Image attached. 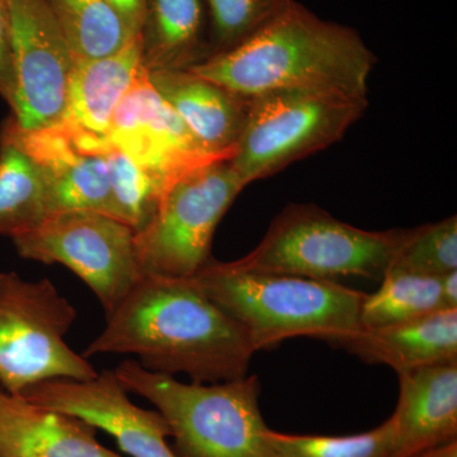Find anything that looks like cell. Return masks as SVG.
<instances>
[{"instance_id":"obj_1","label":"cell","mask_w":457,"mask_h":457,"mask_svg":"<svg viewBox=\"0 0 457 457\" xmlns=\"http://www.w3.org/2000/svg\"><path fill=\"white\" fill-rule=\"evenodd\" d=\"M111 353L137 357L147 371L212 384L248 375L254 351L194 279L143 275L83 356Z\"/></svg>"},{"instance_id":"obj_2","label":"cell","mask_w":457,"mask_h":457,"mask_svg":"<svg viewBox=\"0 0 457 457\" xmlns=\"http://www.w3.org/2000/svg\"><path fill=\"white\" fill-rule=\"evenodd\" d=\"M375 64L356 29L323 20L290 0L248 40L188 71L249 98L291 88L368 96Z\"/></svg>"},{"instance_id":"obj_3","label":"cell","mask_w":457,"mask_h":457,"mask_svg":"<svg viewBox=\"0 0 457 457\" xmlns=\"http://www.w3.org/2000/svg\"><path fill=\"white\" fill-rule=\"evenodd\" d=\"M191 278L236 321L254 353L297 337L342 347L362 329L366 294L336 281L246 272L212 258Z\"/></svg>"},{"instance_id":"obj_4","label":"cell","mask_w":457,"mask_h":457,"mask_svg":"<svg viewBox=\"0 0 457 457\" xmlns=\"http://www.w3.org/2000/svg\"><path fill=\"white\" fill-rule=\"evenodd\" d=\"M123 389L162 414L179 457H272L260 408L257 375L212 384H185L147 371L137 360L113 370Z\"/></svg>"},{"instance_id":"obj_5","label":"cell","mask_w":457,"mask_h":457,"mask_svg":"<svg viewBox=\"0 0 457 457\" xmlns=\"http://www.w3.org/2000/svg\"><path fill=\"white\" fill-rule=\"evenodd\" d=\"M411 228L352 227L312 204H290L270 222L257 248L231 267L246 272L326 279H381Z\"/></svg>"},{"instance_id":"obj_6","label":"cell","mask_w":457,"mask_h":457,"mask_svg":"<svg viewBox=\"0 0 457 457\" xmlns=\"http://www.w3.org/2000/svg\"><path fill=\"white\" fill-rule=\"evenodd\" d=\"M368 107V96L336 90L262 93L252 98L248 121L228 163L246 187L338 143Z\"/></svg>"},{"instance_id":"obj_7","label":"cell","mask_w":457,"mask_h":457,"mask_svg":"<svg viewBox=\"0 0 457 457\" xmlns=\"http://www.w3.org/2000/svg\"><path fill=\"white\" fill-rule=\"evenodd\" d=\"M77 315L50 279L0 272V389L21 395L42 381L96 378L92 363L65 342Z\"/></svg>"},{"instance_id":"obj_8","label":"cell","mask_w":457,"mask_h":457,"mask_svg":"<svg viewBox=\"0 0 457 457\" xmlns=\"http://www.w3.org/2000/svg\"><path fill=\"white\" fill-rule=\"evenodd\" d=\"M245 188L228 159L180 174L162 195L145 228L135 233L143 275L187 278L212 260L216 228Z\"/></svg>"},{"instance_id":"obj_9","label":"cell","mask_w":457,"mask_h":457,"mask_svg":"<svg viewBox=\"0 0 457 457\" xmlns=\"http://www.w3.org/2000/svg\"><path fill=\"white\" fill-rule=\"evenodd\" d=\"M12 240L26 260L73 270L97 296L106 318L143 276L134 228L104 213L55 212Z\"/></svg>"},{"instance_id":"obj_10","label":"cell","mask_w":457,"mask_h":457,"mask_svg":"<svg viewBox=\"0 0 457 457\" xmlns=\"http://www.w3.org/2000/svg\"><path fill=\"white\" fill-rule=\"evenodd\" d=\"M14 92L9 122L18 130L62 121L74 60L46 0H8Z\"/></svg>"},{"instance_id":"obj_11","label":"cell","mask_w":457,"mask_h":457,"mask_svg":"<svg viewBox=\"0 0 457 457\" xmlns=\"http://www.w3.org/2000/svg\"><path fill=\"white\" fill-rule=\"evenodd\" d=\"M18 396L102 429L128 456L179 457L168 445L170 429L162 414L134 404L110 370L90 380L42 381Z\"/></svg>"},{"instance_id":"obj_12","label":"cell","mask_w":457,"mask_h":457,"mask_svg":"<svg viewBox=\"0 0 457 457\" xmlns=\"http://www.w3.org/2000/svg\"><path fill=\"white\" fill-rule=\"evenodd\" d=\"M107 139L162 186L216 159L198 144L179 114L156 92L145 68L120 102Z\"/></svg>"},{"instance_id":"obj_13","label":"cell","mask_w":457,"mask_h":457,"mask_svg":"<svg viewBox=\"0 0 457 457\" xmlns=\"http://www.w3.org/2000/svg\"><path fill=\"white\" fill-rule=\"evenodd\" d=\"M3 132L38 164L49 183L53 213L92 212L119 219L111 191L104 147L98 137L65 121L22 131L7 122Z\"/></svg>"},{"instance_id":"obj_14","label":"cell","mask_w":457,"mask_h":457,"mask_svg":"<svg viewBox=\"0 0 457 457\" xmlns=\"http://www.w3.org/2000/svg\"><path fill=\"white\" fill-rule=\"evenodd\" d=\"M207 154L231 159L245 131L252 98L204 79L188 69L147 73Z\"/></svg>"},{"instance_id":"obj_15","label":"cell","mask_w":457,"mask_h":457,"mask_svg":"<svg viewBox=\"0 0 457 457\" xmlns=\"http://www.w3.org/2000/svg\"><path fill=\"white\" fill-rule=\"evenodd\" d=\"M399 399L392 420L398 456L457 441V362L399 374Z\"/></svg>"},{"instance_id":"obj_16","label":"cell","mask_w":457,"mask_h":457,"mask_svg":"<svg viewBox=\"0 0 457 457\" xmlns=\"http://www.w3.org/2000/svg\"><path fill=\"white\" fill-rule=\"evenodd\" d=\"M0 457H122L79 418L0 389Z\"/></svg>"},{"instance_id":"obj_17","label":"cell","mask_w":457,"mask_h":457,"mask_svg":"<svg viewBox=\"0 0 457 457\" xmlns=\"http://www.w3.org/2000/svg\"><path fill=\"white\" fill-rule=\"evenodd\" d=\"M341 348L365 362L389 366L398 375L457 362V309L375 329L362 328Z\"/></svg>"},{"instance_id":"obj_18","label":"cell","mask_w":457,"mask_h":457,"mask_svg":"<svg viewBox=\"0 0 457 457\" xmlns=\"http://www.w3.org/2000/svg\"><path fill=\"white\" fill-rule=\"evenodd\" d=\"M143 69L140 35L112 55L74 62L62 120L106 137L114 111Z\"/></svg>"},{"instance_id":"obj_19","label":"cell","mask_w":457,"mask_h":457,"mask_svg":"<svg viewBox=\"0 0 457 457\" xmlns=\"http://www.w3.org/2000/svg\"><path fill=\"white\" fill-rule=\"evenodd\" d=\"M204 0H147L140 29L147 73L188 69L212 55Z\"/></svg>"},{"instance_id":"obj_20","label":"cell","mask_w":457,"mask_h":457,"mask_svg":"<svg viewBox=\"0 0 457 457\" xmlns=\"http://www.w3.org/2000/svg\"><path fill=\"white\" fill-rule=\"evenodd\" d=\"M53 215L49 183L16 141L0 137V236H22Z\"/></svg>"},{"instance_id":"obj_21","label":"cell","mask_w":457,"mask_h":457,"mask_svg":"<svg viewBox=\"0 0 457 457\" xmlns=\"http://www.w3.org/2000/svg\"><path fill=\"white\" fill-rule=\"evenodd\" d=\"M74 62L112 55L137 37L107 0H46Z\"/></svg>"},{"instance_id":"obj_22","label":"cell","mask_w":457,"mask_h":457,"mask_svg":"<svg viewBox=\"0 0 457 457\" xmlns=\"http://www.w3.org/2000/svg\"><path fill=\"white\" fill-rule=\"evenodd\" d=\"M374 294H366L361 306V327L375 329L405 323L447 309L441 278L387 270Z\"/></svg>"},{"instance_id":"obj_23","label":"cell","mask_w":457,"mask_h":457,"mask_svg":"<svg viewBox=\"0 0 457 457\" xmlns=\"http://www.w3.org/2000/svg\"><path fill=\"white\" fill-rule=\"evenodd\" d=\"M264 440L272 457H399L392 417L357 435H293L269 428Z\"/></svg>"},{"instance_id":"obj_24","label":"cell","mask_w":457,"mask_h":457,"mask_svg":"<svg viewBox=\"0 0 457 457\" xmlns=\"http://www.w3.org/2000/svg\"><path fill=\"white\" fill-rule=\"evenodd\" d=\"M108 180L120 220L135 233L145 228L158 209L163 188L140 165L107 139L104 147Z\"/></svg>"},{"instance_id":"obj_25","label":"cell","mask_w":457,"mask_h":457,"mask_svg":"<svg viewBox=\"0 0 457 457\" xmlns=\"http://www.w3.org/2000/svg\"><path fill=\"white\" fill-rule=\"evenodd\" d=\"M389 270L433 278L457 270V216L411 228Z\"/></svg>"},{"instance_id":"obj_26","label":"cell","mask_w":457,"mask_h":457,"mask_svg":"<svg viewBox=\"0 0 457 457\" xmlns=\"http://www.w3.org/2000/svg\"><path fill=\"white\" fill-rule=\"evenodd\" d=\"M290 0H204L209 16L212 55L248 40Z\"/></svg>"},{"instance_id":"obj_27","label":"cell","mask_w":457,"mask_h":457,"mask_svg":"<svg viewBox=\"0 0 457 457\" xmlns=\"http://www.w3.org/2000/svg\"><path fill=\"white\" fill-rule=\"evenodd\" d=\"M14 92L13 51L8 0H0V95L11 104Z\"/></svg>"},{"instance_id":"obj_28","label":"cell","mask_w":457,"mask_h":457,"mask_svg":"<svg viewBox=\"0 0 457 457\" xmlns=\"http://www.w3.org/2000/svg\"><path fill=\"white\" fill-rule=\"evenodd\" d=\"M108 4L121 17L134 36L140 33L145 17L147 0H107Z\"/></svg>"},{"instance_id":"obj_29","label":"cell","mask_w":457,"mask_h":457,"mask_svg":"<svg viewBox=\"0 0 457 457\" xmlns=\"http://www.w3.org/2000/svg\"><path fill=\"white\" fill-rule=\"evenodd\" d=\"M441 291L447 309H457V270L442 276Z\"/></svg>"},{"instance_id":"obj_30","label":"cell","mask_w":457,"mask_h":457,"mask_svg":"<svg viewBox=\"0 0 457 457\" xmlns=\"http://www.w3.org/2000/svg\"><path fill=\"white\" fill-rule=\"evenodd\" d=\"M411 457H457V444L451 442V444L442 445V446L423 451V453Z\"/></svg>"}]
</instances>
